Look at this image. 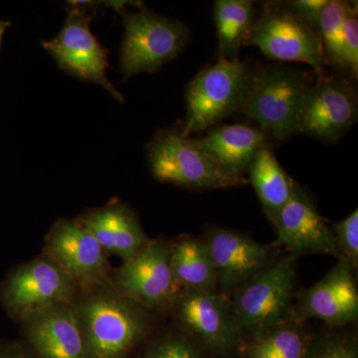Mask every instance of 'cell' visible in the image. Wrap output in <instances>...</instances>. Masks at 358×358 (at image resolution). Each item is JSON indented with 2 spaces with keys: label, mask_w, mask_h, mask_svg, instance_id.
<instances>
[{
  "label": "cell",
  "mask_w": 358,
  "mask_h": 358,
  "mask_svg": "<svg viewBox=\"0 0 358 358\" xmlns=\"http://www.w3.org/2000/svg\"><path fill=\"white\" fill-rule=\"evenodd\" d=\"M306 75L281 66H268L253 74L251 89L239 112L259 122L277 141L296 131L299 114L308 89Z\"/></svg>",
  "instance_id": "cell-4"
},
{
  "label": "cell",
  "mask_w": 358,
  "mask_h": 358,
  "mask_svg": "<svg viewBox=\"0 0 358 358\" xmlns=\"http://www.w3.org/2000/svg\"><path fill=\"white\" fill-rule=\"evenodd\" d=\"M247 40L273 60L303 63L317 72L324 66L319 34L288 8L266 11L253 22Z\"/></svg>",
  "instance_id": "cell-9"
},
{
  "label": "cell",
  "mask_w": 358,
  "mask_h": 358,
  "mask_svg": "<svg viewBox=\"0 0 358 358\" xmlns=\"http://www.w3.org/2000/svg\"><path fill=\"white\" fill-rule=\"evenodd\" d=\"M148 159L152 176L162 182L192 189L237 185L209 159L195 138L183 136L181 131L157 134L148 145Z\"/></svg>",
  "instance_id": "cell-6"
},
{
  "label": "cell",
  "mask_w": 358,
  "mask_h": 358,
  "mask_svg": "<svg viewBox=\"0 0 358 358\" xmlns=\"http://www.w3.org/2000/svg\"><path fill=\"white\" fill-rule=\"evenodd\" d=\"M254 6L247 0H217L214 20L219 40V57L237 61L240 46L254 22Z\"/></svg>",
  "instance_id": "cell-22"
},
{
  "label": "cell",
  "mask_w": 358,
  "mask_h": 358,
  "mask_svg": "<svg viewBox=\"0 0 358 358\" xmlns=\"http://www.w3.org/2000/svg\"><path fill=\"white\" fill-rule=\"evenodd\" d=\"M353 272L352 265L341 259L331 272L305 292L301 303L303 315L331 327L355 322L358 317V291Z\"/></svg>",
  "instance_id": "cell-16"
},
{
  "label": "cell",
  "mask_w": 358,
  "mask_h": 358,
  "mask_svg": "<svg viewBox=\"0 0 358 358\" xmlns=\"http://www.w3.org/2000/svg\"><path fill=\"white\" fill-rule=\"evenodd\" d=\"M338 260H345L357 270L358 266V210L336 223L333 229Z\"/></svg>",
  "instance_id": "cell-25"
},
{
  "label": "cell",
  "mask_w": 358,
  "mask_h": 358,
  "mask_svg": "<svg viewBox=\"0 0 358 358\" xmlns=\"http://www.w3.org/2000/svg\"><path fill=\"white\" fill-rule=\"evenodd\" d=\"M26 334L42 358H88L76 313L60 303L28 317Z\"/></svg>",
  "instance_id": "cell-18"
},
{
  "label": "cell",
  "mask_w": 358,
  "mask_h": 358,
  "mask_svg": "<svg viewBox=\"0 0 358 358\" xmlns=\"http://www.w3.org/2000/svg\"><path fill=\"white\" fill-rule=\"evenodd\" d=\"M78 221L105 251L121 257L124 261L136 255L150 242L134 212L122 203H110L90 210Z\"/></svg>",
  "instance_id": "cell-19"
},
{
  "label": "cell",
  "mask_w": 358,
  "mask_h": 358,
  "mask_svg": "<svg viewBox=\"0 0 358 358\" xmlns=\"http://www.w3.org/2000/svg\"><path fill=\"white\" fill-rule=\"evenodd\" d=\"M49 257L74 281L98 284L106 274L105 250L78 220H60L47 242Z\"/></svg>",
  "instance_id": "cell-15"
},
{
  "label": "cell",
  "mask_w": 358,
  "mask_h": 358,
  "mask_svg": "<svg viewBox=\"0 0 358 358\" xmlns=\"http://www.w3.org/2000/svg\"><path fill=\"white\" fill-rule=\"evenodd\" d=\"M307 338L298 324L289 320L253 336L247 358H307Z\"/></svg>",
  "instance_id": "cell-23"
},
{
  "label": "cell",
  "mask_w": 358,
  "mask_h": 358,
  "mask_svg": "<svg viewBox=\"0 0 358 358\" xmlns=\"http://www.w3.org/2000/svg\"><path fill=\"white\" fill-rule=\"evenodd\" d=\"M307 358H357L355 345L346 338L327 336L308 352Z\"/></svg>",
  "instance_id": "cell-27"
},
{
  "label": "cell",
  "mask_w": 358,
  "mask_h": 358,
  "mask_svg": "<svg viewBox=\"0 0 358 358\" xmlns=\"http://www.w3.org/2000/svg\"><path fill=\"white\" fill-rule=\"evenodd\" d=\"M343 48L346 70L353 77L358 73V18L357 6L350 3L343 22Z\"/></svg>",
  "instance_id": "cell-26"
},
{
  "label": "cell",
  "mask_w": 358,
  "mask_h": 358,
  "mask_svg": "<svg viewBox=\"0 0 358 358\" xmlns=\"http://www.w3.org/2000/svg\"><path fill=\"white\" fill-rule=\"evenodd\" d=\"M143 358H201L185 339L169 338L160 341L148 350Z\"/></svg>",
  "instance_id": "cell-28"
},
{
  "label": "cell",
  "mask_w": 358,
  "mask_h": 358,
  "mask_svg": "<svg viewBox=\"0 0 358 358\" xmlns=\"http://www.w3.org/2000/svg\"><path fill=\"white\" fill-rule=\"evenodd\" d=\"M74 282L50 257H42L14 273L7 284L6 301L25 320L53 306L68 303Z\"/></svg>",
  "instance_id": "cell-12"
},
{
  "label": "cell",
  "mask_w": 358,
  "mask_h": 358,
  "mask_svg": "<svg viewBox=\"0 0 358 358\" xmlns=\"http://www.w3.org/2000/svg\"><path fill=\"white\" fill-rule=\"evenodd\" d=\"M350 2L331 0L322 11L319 23V36L324 55L334 67L343 72L346 70L343 48V22Z\"/></svg>",
  "instance_id": "cell-24"
},
{
  "label": "cell",
  "mask_w": 358,
  "mask_h": 358,
  "mask_svg": "<svg viewBox=\"0 0 358 358\" xmlns=\"http://www.w3.org/2000/svg\"><path fill=\"white\" fill-rule=\"evenodd\" d=\"M73 310L88 358H124L148 331L145 308L117 291H96Z\"/></svg>",
  "instance_id": "cell-1"
},
{
  "label": "cell",
  "mask_w": 358,
  "mask_h": 358,
  "mask_svg": "<svg viewBox=\"0 0 358 358\" xmlns=\"http://www.w3.org/2000/svg\"><path fill=\"white\" fill-rule=\"evenodd\" d=\"M195 141L226 176L240 185L257 152L267 145V134L255 127L225 124L209 129Z\"/></svg>",
  "instance_id": "cell-17"
},
{
  "label": "cell",
  "mask_w": 358,
  "mask_h": 358,
  "mask_svg": "<svg viewBox=\"0 0 358 358\" xmlns=\"http://www.w3.org/2000/svg\"><path fill=\"white\" fill-rule=\"evenodd\" d=\"M171 246L150 241L140 252L124 261L115 277V291L145 308L173 305L179 287L171 268Z\"/></svg>",
  "instance_id": "cell-8"
},
{
  "label": "cell",
  "mask_w": 358,
  "mask_h": 358,
  "mask_svg": "<svg viewBox=\"0 0 358 358\" xmlns=\"http://www.w3.org/2000/svg\"><path fill=\"white\" fill-rule=\"evenodd\" d=\"M204 242L215 270L217 287L223 294L236 291L277 259L274 246L259 243L236 231L210 228Z\"/></svg>",
  "instance_id": "cell-11"
},
{
  "label": "cell",
  "mask_w": 358,
  "mask_h": 358,
  "mask_svg": "<svg viewBox=\"0 0 358 358\" xmlns=\"http://www.w3.org/2000/svg\"><path fill=\"white\" fill-rule=\"evenodd\" d=\"M296 257L287 255L237 289L231 301L238 334L258 336L288 320L296 279Z\"/></svg>",
  "instance_id": "cell-3"
},
{
  "label": "cell",
  "mask_w": 358,
  "mask_h": 358,
  "mask_svg": "<svg viewBox=\"0 0 358 358\" xmlns=\"http://www.w3.org/2000/svg\"><path fill=\"white\" fill-rule=\"evenodd\" d=\"M73 6L57 36L42 42V46L61 69L72 76L101 85L115 100L122 102L124 98L106 76L110 67L109 51L99 42L90 27L95 10L91 11L81 2Z\"/></svg>",
  "instance_id": "cell-7"
},
{
  "label": "cell",
  "mask_w": 358,
  "mask_h": 358,
  "mask_svg": "<svg viewBox=\"0 0 358 358\" xmlns=\"http://www.w3.org/2000/svg\"><path fill=\"white\" fill-rule=\"evenodd\" d=\"M173 305L182 326L202 345L225 352L236 343L239 334L231 301L222 292L185 291L178 294Z\"/></svg>",
  "instance_id": "cell-14"
},
{
  "label": "cell",
  "mask_w": 358,
  "mask_h": 358,
  "mask_svg": "<svg viewBox=\"0 0 358 358\" xmlns=\"http://www.w3.org/2000/svg\"><path fill=\"white\" fill-rule=\"evenodd\" d=\"M357 117V99L352 86L341 78H322L306 93L296 134L322 141L338 140Z\"/></svg>",
  "instance_id": "cell-10"
},
{
  "label": "cell",
  "mask_w": 358,
  "mask_h": 358,
  "mask_svg": "<svg viewBox=\"0 0 358 358\" xmlns=\"http://www.w3.org/2000/svg\"><path fill=\"white\" fill-rule=\"evenodd\" d=\"M171 268L179 288L190 292H212L217 279L204 240L185 237L171 246Z\"/></svg>",
  "instance_id": "cell-21"
},
{
  "label": "cell",
  "mask_w": 358,
  "mask_h": 358,
  "mask_svg": "<svg viewBox=\"0 0 358 358\" xmlns=\"http://www.w3.org/2000/svg\"><path fill=\"white\" fill-rule=\"evenodd\" d=\"M124 24L121 68L126 78L159 69L182 51L189 37L183 23L145 9L124 13Z\"/></svg>",
  "instance_id": "cell-5"
},
{
  "label": "cell",
  "mask_w": 358,
  "mask_h": 358,
  "mask_svg": "<svg viewBox=\"0 0 358 358\" xmlns=\"http://www.w3.org/2000/svg\"><path fill=\"white\" fill-rule=\"evenodd\" d=\"M247 173L266 215L274 222L278 213L291 199L296 182L284 171L268 145L257 152Z\"/></svg>",
  "instance_id": "cell-20"
},
{
  "label": "cell",
  "mask_w": 358,
  "mask_h": 358,
  "mask_svg": "<svg viewBox=\"0 0 358 358\" xmlns=\"http://www.w3.org/2000/svg\"><path fill=\"white\" fill-rule=\"evenodd\" d=\"M11 25L9 21L0 20V48H1L2 39H3L4 33H6L7 28Z\"/></svg>",
  "instance_id": "cell-30"
},
{
  "label": "cell",
  "mask_w": 358,
  "mask_h": 358,
  "mask_svg": "<svg viewBox=\"0 0 358 358\" xmlns=\"http://www.w3.org/2000/svg\"><path fill=\"white\" fill-rule=\"evenodd\" d=\"M253 74L245 63L222 57L200 71L186 88L183 136L208 131L240 110L249 95Z\"/></svg>",
  "instance_id": "cell-2"
},
{
  "label": "cell",
  "mask_w": 358,
  "mask_h": 358,
  "mask_svg": "<svg viewBox=\"0 0 358 358\" xmlns=\"http://www.w3.org/2000/svg\"><path fill=\"white\" fill-rule=\"evenodd\" d=\"M329 0H294L287 8L319 34L320 18Z\"/></svg>",
  "instance_id": "cell-29"
},
{
  "label": "cell",
  "mask_w": 358,
  "mask_h": 358,
  "mask_svg": "<svg viewBox=\"0 0 358 358\" xmlns=\"http://www.w3.org/2000/svg\"><path fill=\"white\" fill-rule=\"evenodd\" d=\"M273 224L277 231L278 242L296 258L310 254H327L339 259L333 230L298 183H294L291 199Z\"/></svg>",
  "instance_id": "cell-13"
}]
</instances>
